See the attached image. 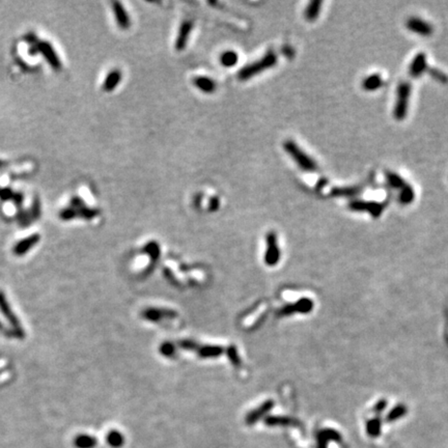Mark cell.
Returning a JSON list of instances; mask_svg holds the SVG:
<instances>
[{
	"label": "cell",
	"mask_w": 448,
	"mask_h": 448,
	"mask_svg": "<svg viewBox=\"0 0 448 448\" xmlns=\"http://www.w3.org/2000/svg\"><path fill=\"white\" fill-rule=\"evenodd\" d=\"M277 54L274 51H268L261 60L249 63L245 65L243 69H241L238 74V78L241 81L251 79L260 73L273 68V66L277 63Z\"/></svg>",
	"instance_id": "cell-1"
},
{
	"label": "cell",
	"mask_w": 448,
	"mask_h": 448,
	"mask_svg": "<svg viewBox=\"0 0 448 448\" xmlns=\"http://www.w3.org/2000/svg\"><path fill=\"white\" fill-rule=\"evenodd\" d=\"M285 151L296 162L298 167L307 172H312L318 169V164L312 158L306 154L294 140H286L284 143Z\"/></svg>",
	"instance_id": "cell-2"
},
{
	"label": "cell",
	"mask_w": 448,
	"mask_h": 448,
	"mask_svg": "<svg viewBox=\"0 0 448 448\" xmlns=\"http://www.w3.org/2000/svg\"><path fill=\"white\" fill-rule=\"evenodd\" d=\"M412 86L408 81H403L397 86L396 98L393 108V116L397 121H403L408 115L409 102L411 97Z\"/></svg>",
	"instance_id": "cell-3"
},
{
	"label": "cell",
	"mask_w": 448,
	"mask_h": 448,
	"mask_svg": "<svg viewBox=\"0 0 448 448\" xmlns=\"http://www.w3.org/2000/svg\"><path fill=\"white\" fill-rule=\"evenodd\" d=\"M348 209L355 212H367L371 215V217L378 218L385 209V204L370 201H361L354 199L348 204Z\"/></svg>",
	"instance_id": "cell-4"
},
{
	"label": "cell",
	"mask_w": 448,
	"mask_h": 448,
	"mask_svg": "<svg viewBox=\"0 0 448 448\" xmlns=\"http://www.w3.org/2000/svg\"><path fill=\"white\" fill-rule=\"evenodd\" d=\"M37 46L39 49V52L43 54L46 61L50 64V66H51L54 71H61L62 63L53 46L47 41H39Z\"/></svg>",
	"instance_id": "cell-5"
},
{
	"label": "cell",
	"mask_w": 448,
	"mask_h": 448,
	"mask_svg": "<svg viewBox=\"0 0 448 448\" xmlns=\"http://www.w3.org/2000/svg\"><path fill=\"white\" fill-rule=\"evenodd\" d=\"M406 26L410 31L417 33L421 37H429L434 31V28L431 25L418 17H411L406 22Z\"/></svg>",
	"instance_id": "cell-6"
},
{
	"label": "cell",
	"mask_w": 448,
	"mask_h": 448,
	"mask_svg": "<svg viewBox=\"0 0 448 448\" xmlns=\"http://www.w3.org/2000/svg\"><path fill=\"white\" fill-rule=\"evenodd\" d=\"M193 28V23L185 20L184 22H182L179 32H178V37L176 40V44H174V47L178 50V51H183L188 44V40L190 37V33L192 31Z\"/></svg>",
	"instance_id": "cell-7"
},
{
	"label": "cell",
	"mask_w": 448,
	"mask_h": 448,
	"mask_svg": "<svg viewBox=\"0 0 448 448\" xmlns=\"http://www.w3.org/2000/svg\"><path fill=\"white\" fill-rule=\"evenodd\" d=\"M313 309V302L309 298H302L300 300L292 305L285 306L284 309L281 310L282 314H292V313H309Z\"/></svg>",
	"instance_id": "cell-8"
},
{
	"label": "cell",
	"mask_w": 448,
	"mask_h": 448,
	"mask_svg": "<svg viewBox=\"0 0 448 448\" xmlns=\"http://www.w3.org/2000/svg\"><path fill=\"white\" fill-rule=\"evenodd\" d=\"M112 11L114 14V18L116 23H118L119 27L126 30L129 29L131 26V19L126 8L121 2H113L112 3Z\"/></svg>",
	"instance_id": "cell-9"
},
{
	"label": "cell",
	"mask_w": 448,
	"mask_h": 448,
	"mask_svg": "<svg viewBox=\"0 0 448 448\" xmlns=\"http://www.w3.org/2000/svg\"><path fill=\"white\" fill-rule=\"evenodd\" d=\"M40 240L41 237L38 234H33L27 238L22 239L20 242H18L14 246V254L18 256L26 254L32 247H35L40 242Z\"/></svg>",
	"instance_id": "cell-10"
},
{
	"label": "cell",
	"mask_w": 448,
	"mask_h": 448,
	"mask_svg": "<svg viewBox=\"0 0 448 448\" xmlns=\"http://www.w3.org/2000/svg\"><path fill=\"white\" fill-rule=\"evenodd\" d=\"M428 69V61L427 55L423 52H419L414 56L413 61L410 64L409 73L412 77L417 78L421 76L423 72H426Z\"/></svg>",
	"instance_id": "cell-11"
},
{
	"label": "cell",
	"mask_w": 448,
	"mask_h": 448,
	"mask_svg": "<svg viewBox=\"0 0 448 448\" xmlns=\"http://www.w3.org/2000/svg\"><path fill=\"white\" fill-rule=\"evenodd\" d=\"M267 254H265V261L269 265H275L279 260V248L277 244V238L274 232H270L267 236Z\"/></svg>",
	"instance_id": "cell-12"
},
{
	"label": "cell",
	"mask_w": 448,
	"mask_h": 448,
	"mask_svg": "<svg viewBox=\"0 0 448 448\" xmlns=\"http://www.w3.org/2000/svg\"><path fill=\"white\" fill-rule=\"evenodd\" d=\"M0 311L4 315V318L10 322L13 329H20L22 328L20 325V321L16 317L13 312L10 304H8L6 298L2 292H0Z\"/></svg>",
	"instance_id": "cell-13"
},
{
	"label": "cell",
	"mask_w": 448,
	"mask_h": 448,
	"mask_svg": "<svg viewBox=\"0 0 448 448\" xmlns=\"http://www.w3.org/2000/svg\"><path fill=\"white\" fill-rule=\"evenodd\" d=\"M192 83L197 89L202 90L204 94H212L215 91L216 87H217L216 82L213 79L204 76H197L193 78Z\"/></svg>",
	"instance_id": "cell-14"
},
{
	"label": "cell",
	"mask_w": 448,
	"mask_h": 448,
	"mask_svg": "<svg viewBox=\"0 0 448 448\" xmlns=\"http://www.w3.org/2000/svg\"><path fill=\"white\" fill-rule=\"evenodd\" d=\"M122 72L118 69L110 71L107 74V76L103 82V89L105 91H112L113 89H115L122 81Z\"/></svg>",
	"instance_id": "cell-15"
},
{
	"label": "cell",
	"mask_w": 448,
	"mask_h": 448,
	"mask_svg": "<svg viewBox=\"0 0 448 448\" xmlns=\"http://www.w3.org/2000/svg\"><path fill=\"white\" fill-rule=\"evenodd\" d=\"M383 78L381 77V75L376 73V74H370L369 76L367 78H364L362 81V88L367 91H373L379 89L381 86H383Z\"/></svg>",
	"instance_id": "cell-16"
},
{
	"label": "cell",
	"mask_w": 448,
	"mask_h": 448,
	"mask_svg": "<svg viewBox=\"0 0 448 448\" xmlns=\"http://www.w3.org/2000/svg\"><path fill=\"white\" fill-rule=\"evenodd\" d=\"M322 4H323L322 0H311V1L307 4L305 11H304L305 19L310 22L317 20L321 13Z\"/></svg>",
	"instance_id": "cell-17"
},
{
	"label": "cell",
	"mask_w": 448,
	"mask_h": 448,
	"mask_svg": "<svg viewBox=\"0 0 448 448\" xmlns=\"http://www.w3.org/2000/svg\"><path fill=\"white\" fill-rule=\"evenodd\" d=\"M385 177H386V180H387V183L388 184L393 187L394 189H397V190H400L402 191L403 189H405L407 186H409L408 184V182H406L400 174H397L396 172H393V171H386L385 173Z\"/></svg>",
	"instance_id": "cell-18"
},
{
	"label": "cell",
	"mask_w": 448,
	"mask_h": 448,
	"mask_svg": "<svg viewBox=\"0 0 448 448\" xmlns=\"http://www.w3.org/2000/svg\"><path fill=\"white\" fill-rule=\"evenodd\" d=\"M381 428L382 421L380 420V418H372L368 420L367 423V433L371 438H377L381 434Z\"/></svg>",
	"instance_id": "cell-19"
},
{
	"label": "cell",
	"mask_w": 448,
	"mask_h": 448,
	"mask_svg": "<svg viewBox=\"0 0 448 448\" xmlns=\"http://www.w3.org/2000/svg\"><path fill=\"white\" fill-rule=\"evenodd\" d=\"M361 189L359 187H336L332 189V196H353L360 193Z\"/></svg>",
	"instance_id": "cell-20"
},
{
	"label": "cell",
	"mask_w": 448,
	"mask_h": 448,
	"mask_svg": "<svg viewBox=\"0 0 448 448\" xmlns=\"http://www.w3.org/2000/svg\"><path fill=\"white\" fill-rule=\"evenodd\" d=\"M75 445L77 448H94L97 445V440L87 435H80L75 439Z\"/></svg>",
	"instance_id": "cell-21"
},
{
	"label": "cell",
	"mask_w": 448,
	"mask_h": 448,
	"mask_svg": "<svg viewBox=\"0 0 448 448\" xmlns=\"http://www.w3.org/2000/svg\"><path fill=\"white\" fill-rule=\"evenodd\" d=\"M407 412H408V409H407V407L405 405H397L388 413L386 416V420L388 422H393L397 419H401L405 416Z\"/></svg>",
	"instance_id": "cell-22"
},
{
	"label": "cell",
	"mask_w": 448,
	"mask_h": 448,
	"mask_svg": "<svg viewBox=\"0 0 448 448\" xmlns=\"http://www.w3.org/2000/svg\"><path fill=\"white\" fill-rule=\"evenodd\" d=\"M239 61V56L235 51H226L222 53L220 56V62L222 65L226 66V68H230V66H234L237 64Z\"/></svg>",
	"instance_id": "cell-23"
},
{
	"label": "cell",
	"mask_w": 448,
	"mask_h": 448,
	"mask_svg": "<svg viewBox=\"0 0 448 448\" xmlns=\"http://www.w3.org/2000/svg\"><path fill=\"white\" fill-rule=\"evenodd\" d=\"M415 198L414 189L411 185L407 186L405 189L400 191V195H398V201L402 204H410Z\"/></svg>",
	"instance_id": "cell-24"
},
{
	"label": "cell",
	"mask_w": 448,
	"mask_h": 448,
	"mask_svg": "<svg viewBox=\"0 0 448 448\" xmlns=\"http://www.w3.org/2000/svg\"><path fill=\"white\" fill-rule=\"evenodd\" d=\"M107 443L113 448H120L123 444V438L118 430H111L107 435Z\"/></svg>",
	"instance_id": "cell-25"
},
{
	"label": "cell",
	"mask_w": 448,
	"mask_h": 448,
	"mask_svg": "<svg viewBox=\"0 0 448 448\" xmlns=\"http://www.w3.org/2000/svg\"><path fill=\"white\" fill-rule=\"evenodd\" d=\"M273 407V403L272 402H267L265 405H263L260 409H257L255 410L250 416H249L248 418V422H250V423H253L255 422L256 420H259L263 415H265V413H267L271 408Z\"/></svg>",
	"instance_id": "cell-26"
},
{
	"label": "cell",
	"mask_w": 448,
	"mask_h": 448,
	"mask_svg": "<svg viewBox=\"0 0 448 448\" xmlns=\"http://www.w3.org/2000/svg\"><path fill=\"white\" fill-rule=\"evenodd\" d=\"M17 220H18L19 224L22 227H27L30 225V223L32 221V218L30 216L29 211L24 210L22 207L18 210V213H17Z\"/></svg>",
	"instance_id": "cell-27"
},
{
	"label": "cell",
	"mask_w": 448,
	"mask_h": 448,
	"mask_svg": "<svg viewBox=\"0 0 448 448\" xmlns=\"http://www.w3.org/2000/svg\"><path fill=\"white\" fill-rule=\"evenodd\" d=\"M320 433L328 440V442H331V441L332 442H340V441H342L343 437L336 429L325 428V429L320 430Z\"/></svg>",
	"instance_id": "cell-28"
},
{
	"label": "cell",
	"mask_w": 448,
	"mask_h": 448,
	"mask_svg": "<svg viewBox=\"0 0 448 448\" xmlns=\"http://www.w3.org/2000/svg\"><path fill=\"white\" fill-rule=\"evenodd\" d=\"M99 211L96 209H93V207H88L86 205L80 207V209L77 210L78 217H81L83 219H93L98 215Z\"/></svg>",
	"instance_id": "cell-29"
},
{
	"label": "cell",
	"mask_w": 448,
	"mask_h": 448,
	"mask_svg": "<svg viewBox=\"0 0 448 448\" xmlns=\"http://www.w3.org/2000/svg\"><path fill=\"white\" fill-rule=\"evenodd\" d=\"M60 217H61V219L64 220V221H69V220H72L74 218H77L78 217L77 210L74 209V207H72V206L64 207V209H62L61 211Z\"/></svg>",
	"instance_id": "cell-30"
},
{
	"label": "cell",
	"mask_w": 448,
	"mask_h": 448,
	"mask_svg": "<svg viewBox=\"0 0 448 448\" xmlns=\"http://www.w3.org/2000/svg\"><path fill=\"white\" fill-rule=\"evenodd\" d=\"M267 422L271 426H292L294 423H297L293 419L287 417H271L267 420Z\"/></svg>",
	"instance_id": "cell-31"
},
{
	"label": "cell",
	"mask_w": 448,
	"mask_h": 448,
	"mask_svg": "<svg viewBox=\"0 0 448 448\" xmlns=\"http://www.w3.org/2000/svg\"><path fill=\"white\" fill-rule=\"evenodd\" d=\"M41 209L40 199H39L38 197H36V198L32 201L31 207H30V210H29L30 216H31V218H32L33 221L38 220V219L41 217Z\"/></svg>",
	"instance_id": "cell-32"
},
{
	"label": "cell",
	"mask_w": 448,
	"mask_h": 448,
	"mask_svg": "<svg viewBox=\"0 0 448 448\" xmlns=\"http://www.w3.org/2000/svg\"><path fill=\"white\" fill-rule=\"evenodd\" d=\"M428 73H429V75L431 77H433L434 79H436L439 82H441V83H447L448 82V76L444 72H442L441 70L436 69V68H430V69H428Z\"/></svg>",
	"instance_id": "cell-33"
},
{
	"label": "cell",
	"mask_w": 448,
	"mask_h": 448,
	"mask_svg": "<svg viewBox=\"0 0 448 448\" xmlns=\"http://www.w3.org/2000/svg\"><path fill=\"white\" fill-rule=\"evenodd\" d=\"M14 196V191L10 187H4L0 189V199L2 202H7V201H12V198Z\"/></svg>",
	"instance_id": "cell-34"
},
{
	"label": "cell",
	"mask_w": 448,
	"mask_h": 448,
	"mask_svg": "<svg viewBox=\"0 0 448 448\" xmlns=\"http://www.w3.org/2000/svg\"><path fill=\"white\" fill-rule=\"evenodd\" d=\"M84 205H85V204H84V202H83V199L81 197H79V196L72 197L71 202H70V206L74 207V209L78 210V209H80V207L84 206Z\"/></svg>",
	"instance_id": "cell-35"
},
{
	"label": "cell",
	"mask_w": 448,
	"mask_h": 448,
	"mask_svg": "<svg viewBox=\"0 0 448 448\" xmlns=\"http://www.w3.org/2000/svg\"><path fill=\"white\" fill-rule=\"evenodd\" d=\"M12 201L14 203V204L18 207V209H20L23 202H24V196L21 192H17V193H14V196L12 198Z\"/></svg>",
	"instance_id": "cell-36"
},
{
	"label": "cell",
	"mask_w": 448,
	"mask_h": 448,
	"mask_svg": "<svg viewBox=\"0 0 448 448\" xmlns=\"http://www.w3.org/2000/svg\"><path fill=\"white\" fill-rule=\"evenodd\" d=\"M328 443H329L328 440L319 431L317 435V447L318 448H327Z\"/></svg>",
	"instance_id": "cell-37"
},
{
	"label": "cell",
	"mask_w": 448,
	"mask_h": 448,
	"mask_svg": "<svg viewBox=\"0 0 448 448\" xmlns=\"http://www.w3.org/2000/svg\"><path fill=\"white\" fill-rule=\"evenodd\" d=\"M386 407H387V401L381 400L375 405V407H373V411H375L376 414H380L386 409Z\"/></svg>",
	"instance_id": "cell-38"
},
{
	"label": "cell",
	"mask_w": 448,
	"mask_h": 448,
	"mask_svg": "<svg viewBox=\"0 0 448 448\" xmlns=\"http://www.w3.org/2000/svg\"><path fill=\"white\" fill-rule=\"evenodd\" d=\"M25 40H26L27 43H29L31 46L33 45H37L39 43V41H38V38L36 35H33V33H28V35L25 37Z\"/></svg>",
	"instance_id": "cell-39"
},
{
	"label": "cell",
	"mask_w": 448,
	"mask_h": 448,
	"mask_svg": "<svg viewBox=\"0 0 448 448\" xmlns=\"http://www.w3.org/2000/svg\"><path fill=\"white\" fill-rule=\"evenodd\" d=\"M218 205H219V199H218V197H213V198L211 199V202H210V206L212 207V209L215 210V209H217Z\"/></svg>",
	"instance_id": "cell-40"
},
{
	"label": "cell",
	"mask_w": 448,
	"mask_h": 448,
	"mask_svg": "<svg viewBox=\"0 0 448 448\" xmlns=\"http://www.w3.org/2000/svg\"><path fill=\"white\" fill-rule=\"evenodd\" d=\"M38 53H40V52H39V49H38V46H37V45L31 46L30 49H29V54H30V55H37Z\"/></svg>",
	"instance_id": "cell-41"
},
{
	"label": "cell",
	"mask_w": 448,
	"mask_h": 448,
	"mask_svg": "<svg viewBox=\"0 0 448 448\" xmlns=\"http://www.w3.org/2000/svg\"><path fill=\"white\" fill-rule=\"evenodd\" d=\"M0 331H5L4 326L2 325V323H1V322H0Z\"/></svg>",
	"instance_id": "cell-42"
}]
</instances>
